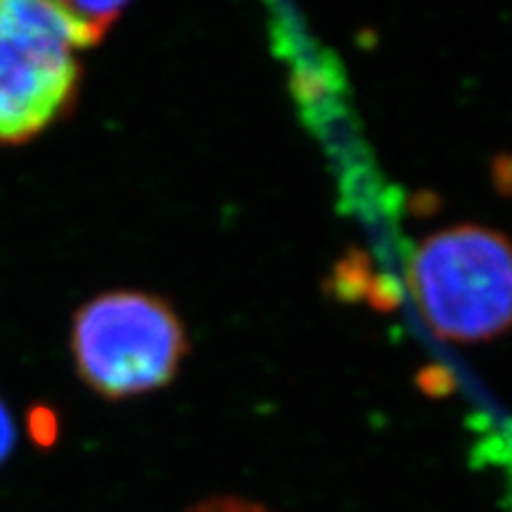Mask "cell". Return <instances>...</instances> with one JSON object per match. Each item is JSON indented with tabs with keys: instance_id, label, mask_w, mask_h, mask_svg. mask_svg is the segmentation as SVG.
Listing matches in <instances>:
<instances>
[{
	"instance_id": "obj_4",
	"label": "cell",
	"mask_w": 512,
	"mask_h": 512,
	"mask_svg": "<svg viewBox=\"0 0 512 512\" xmlns=\"http://www.w3.org/2000/svg\"><path fill=\"white\" fill-rule=\"evenodd\" d=\"M126 3L128 0H55L57 8L72 22L83 48L93 46L107 34Z\"/></svg>"
},
{
	"instance_id": "obj_5",
	"label": "cell",
	"mask_w": 512,
	"mask_h": 512,
	"mask_svg": "<svg viewBox=\"0 0 512 512\" xmlns=\"http://www.w3.org/2000/svg\"><path fill=\"white\" fill-rule=\"evenodd\" d=\"M185 512H273V510H268L266 505L247 501V498H240V496H214V498H204V501L195 503Z\"/></svg>"
},
{
	"instance_id": "obj_6",
	"label": "cell",
	"mask_w": 512,
	"mask_h": 512,
	"mask_svg": "<svg viewBox=\"0 0 512 512\" xmlns=\"http://www.w3.org/2000/svg\"><path fill=\"white\" fill-rule=\"evenodd\" d=\"M15 441H17L15 422H12L8 406H5L3 399H0V465L10 458L12 448H15Z\"/></svg>"
},
{
	"instance_id": "obj_7",
	"label": "cell",
	"mask_w": 512,
	"mask_h": 512,
	"mask_svg": "<svg viewBox=\"0 0 512 512\" xmlns=\"http://www.w3.org/2000/svg\"><path fill=\"white\" fill-rule=\"evenodd\" d=\"M31 437H34L38 444H43V446L53 444L57 437V425H55L53 415L46 411H38V415L31 418Z\"/></svg>"
},
{
	"instance_id": "obj_1",
	"label": "cell",
	"mask_w": 512,
	"mask_h": 512,
	"mask_svg": "<svg viewBox=\"0 0 512 512\" xmlns=\"http://www.w3.org/2000/svg\"><path fill=\"white\" fill-rule=\"evenodd\" d=\"M408 283L425 323L446 342H486L510 325V247L496 230L458 226L427 238Z\"/></svg>"
},
{
	"instance_id": "obj_2",
	"label": "cell",
	"mask_w": 512,
	"mask_h": 512,
	"mask_svg": "<svg viewBox=\"0 0 512 512\" xmlns=\"http://www.w3.org/2000/svg\"><path fill=\"white\" fill-rule=\"evenodd\" d=\"M79 377L105 399H128L164 387L181 366L188 339L169 304L145 292H107L74 318Z\"/></svg>"
},
{
	"instance_id": "obj_3",
	"label": "cell",
	"mask_w": 512,
	"mask_h": 512,
	"mask_svg": "<svg viewBox=\"0 0 512 512\" xmlns=\"http://www.w3.org/2000/svg\"><path fill=\"white\" fill-rule=\"evenodd\" d=\"M79 48L55 0H0V143H27L72 110Z\"/></svg>"
}]
</instances>
